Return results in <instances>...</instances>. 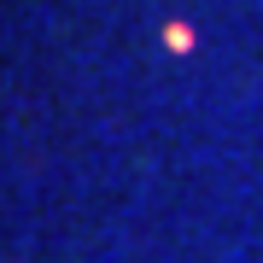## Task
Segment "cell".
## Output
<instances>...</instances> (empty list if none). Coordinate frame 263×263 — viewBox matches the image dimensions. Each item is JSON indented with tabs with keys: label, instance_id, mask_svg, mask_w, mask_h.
Listing matches in <instances>:
<instances>
[{
	"label": "cell",
	"instance_id": "cell-1",
	"mask_svg": "<svg viewBox=\"0 0 263 263\" xmlns=\"http://www.w3.org/2000/svg\"><path fill=\"white\" fill-rule=\"evenodd\" d=\"M164 41H170V47H193V29H187V24H170Z\"/></svg>",
	"mask_w": 263,
	"mask_h": 263
}]
</instances>
